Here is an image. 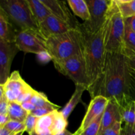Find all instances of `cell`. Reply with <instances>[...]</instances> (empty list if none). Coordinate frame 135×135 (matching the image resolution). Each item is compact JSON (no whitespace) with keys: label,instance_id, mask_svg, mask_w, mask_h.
<instances>
[{"label":"cell","instance_id":"6da1fadb","mask_svg":"<svg viewBox=\"0 0 135 135\" xmlns=\"http://www.w3.org/2000/svg\"><path fill=\"white\" fill-rule=\"evenodd\" d=\"M99 95L115 103L119 108L133 100L129 66L127 57L123 53L105 54L104 73L96 96Z\"/></svg>","mask_w":135,"mask_h":135},{"label":"cell","instance_id":"7a4b0ae2","mask_svg":"<svg viewBox=\"0 0 135 135\" xmlns=\"http://www.w3.org/2000/svg\"><path fill=\"white\" fill-rule=\"evenodd\" d=\"M106 27L107 21L101 29L94 34L80 28L84 38V56L88 84L87 90L92 98L96 96L97 88L104 73L106 54L105 47Z\"/></svg>","mask_w":135,"mask_h":135},{"label":"cell","instance_id":"3957f363","mask_svg":"<svg viewBox=\"0 0 135 135\" xmlns=\"http://www.w3.org/2000/svg\"><path fill=\"white\" fill-rule=\"evenodd\" d=\"M83 41V32L79 28L49 37L46 47L52 61L63 60L84 52Z\"/></svg>","mask_w":135,"mask_h":135},{"label":"cell","instance_id":"277c9868","mask_svg":"<svg viewBox=\"0 0 135 135\" xmlns=\"http://www.w3.org/2000/svg\"><path fill=\"white\" fill-rule=\"evenodd\" d=\"M125 18L121 15L115 0H112L107 18L105 47L106 52L123 53L125 50Z\"/></svg>","mask_w":135,"mask_h":135},{"label":"cell","instance_id":"5b68a950","mask_svg":"<svg viewBox=\"0 0 135 135\" xmlns=\"http://www.w3.org/2000/svg\"><path fill=\"white\" fill-rule=\"evenodd\" d=\"M0 8L4 11L18 31L33 29L40 31L28 0H2Z\"/></svg>","mask_w":135,"mask_h":135},{"label":"cell","instance_id":"8992f818","mask_svg":"<svg viewBox=\"0 0 135 135\" xmlns=\"http://www.w3.org/2000/svg\"><path fill=\"white\" fill-rule=\"evenodd\" d=\"M56 69L69 77L75 85L83 84L88 90V79L84 52L63 60L53 61Z\"/></svg>","mask_w":135,"mask_h":135},{"label":"cell","instance_id":"52a82bcc","mask_svg":"<svg viewBox=\"0 0 135 135\" xmlns=\"http://www.w3.org/2000/svg\"><path fill=\"white\" fill-rule=\"evenodd\" d=\"M90 14V21L80 25V28L90 34L97 32L108 18L112 0H85Z\"/></svg>","mask_w":135,"mask_h":135},{"label":"cell","instance_id":"ba28073f","mask_svg":"<svg viewBox=\"0 0 135 135\" xmlns=\"http://www.w3.org/2000/svg\"><path fill=\"white\" fill-rule=\"evenodd\" d=\"M15 44L19 51L38 54L47 51L46 39L38 30L33 29L18 31Z\"/></svg>","mask_w":135,"mask_h":135},{"label":"cell","instance_id":"9c48e42d","mask_svg":"<svg viewBox=\"0 0 135 135\" xmlns=\"http://www.w3.org/2000/svg\"><path fill=\"white\" fill-rule=\"evenodd\" d=\"M19 51L15 42L0 40V84H3L11 75L12 61Z\"/></svg>","mask_w":135,"mask_h":135},{"label":"cell","instance_id":"30bf717a","mask_svg":"<svg viewBox=\"0 0 135 135\" xmlns=\"http://www.w3.org/2000/svg\"><path fill=\"white\" fill-rule=\"evenodd\" d=\"M109 102V100L103 96H96L92 99L88 109L83 118L81 125L75 134H79L88 127L91 123L94 122L100 115H102Z\"/></svg>","mask_w":135,"mask_h":135},{"label":"cell","instance_id":"8fae6325","mask_svg":"<svg viewBox=\"0 0 135 135\" xmlns=\"http://www.w3.org/2000/svg\"><path fill=\"white\" fill-rule=\"evenodd\" d=\"M5 95L9 102H17L19 96L25 91L31 88L21 77L18 71L11 73L10 76L3 84Z\"/></svg>","mask_w":135,"mask_h":135},{"label":"cell","instance_id":"7c38bea8","mask_svg":"<svg viewBox=\"0 0 135 135\" xmlns=\"http://www.w3.org/2000/svg\"><path fill=\"white\" fill-rule=\"evenodd\" d=\"M72 29L75 28L53 15L49 16L40 25V32L46 39L51 36L65 33Z\"/></svg>","mask_w":135,"mask_h":135},{"label":"cell","instance_id":"4fadbf2b","mask_svg":"<svg viewBox=\"0 0 135 135\" xmlns=\"http://www.w3.org/2000/svg\"><path fill=\"white\" fill-rule=\"evenodd\" d=\"M42 1L48 8L51 13V15L69 24L74 28L78 29L80 28V25L72 15L65 1H57V0H42Z\"/></svg>","mask_w":135,"mask_h":135},{"label":"cell","instance_id":"5bb4252c","mask_svg":"<svg viewBox=\"0 0 135 135\" xmlns=\"http://www.w3.org/2000/svg\"><path fill=\"white\" fill-rule=\"evenodd\" d=\"M119 120L122 121L119 108L115 103L109 100L106 108L103 113L98 135H102L106 129Z\"/></svg>","mask_w":135,"mask_h":135},{"label":"cell","instance_id":"9a60e30c","mask_svg":"<svg viewBox=\"0 0 135 135\" xmlns=\"http://www.w3.org/2000/svg\"><path fill=\"white\" fill-rule=\"evenodd\" d=\"M18 32L6 13L0 8V40L7 42H15Z\"/></svg>","mask_w":135,"mask_h":135},{"label":"cell","instance_id":"2e32d148","mask_svg":"<svg viewBox=\"0 0 135 135\" xmlns=\"http://www.w3.org/2000/svg\"><path fill=\"white\" fill-rule=\"evenodd\" d=\"M85 90H87V87L86 86L83 85V84L75 85V90L73 94L72 95V97L71 98L68 103L66 104L65 108L61 112L63 114V117L67 120L68 119L69 117L75 108V107L77 105L79 102H80L82 95Z\"/></svg>","mask_w":135,"mask_h":135},{"label":"cell","instance_id":"e0dca14e","mask_svg":"<svg viewBox=\"0 0 135 135\" xmlns=\"http://www.w3.org/2000/svg\"><path fill=\"white\" fill-rule=\"evenodd\" d=\"M30 9L38 25L45 21L51 13L42 0H28Z\"/></svg>","mask_w":135,"mask_h":135},{"label":"cell","instance_id":"ac0fdd59","mask_svg":"<svg viewBox=\"0 0 135 135\" xmlns=\"http://www.w3.org/2000/svg\"><path fill=\"white\" fill-rule=\"evenodd\" d=\"M67 3L75 15L80 17L84 22L90 21V14L85 0H68Z\"/></svg>","mask_w":135,"mask_h":135},{"label":"cell","instance_id":"d6986e66","mask_svg":"<svg viewBox=\"0 0 135 135\" xmlns=\"http://www.w3.org/2000/svg\"><path fill=\"white\" fill-rule=\"evenodd\" d=\"M55 112L46 115L38 117L36 125L35 131L42 135H53L51 134V128L55 115Z\"/></svg>","mask_w":135,"mask_h":135},{"label":"cell","instance_id":"ffe728a7","mask_svg":"<svg viewBox=\"0 0 135 135\" xmlns=\"http://www.w3.org/2000/svg\"><path fill=\"white\" fill-rule=\"evenodd\" d=\"M124 46L125 50L123 54L126 56L135 55V32L126 22L124 36Z\"/></svg>","mask_w":135,"mask_h":135},{"label":"cell","instance_id":"44dd1931","mask_svg":"<svg viewBox=\"0 0 135 135\" xmlns=\"http://www.w3.org/2000/svg\"><path fill=\"white\" fill-rule=\"evenodd\" d=\"M30 114L22 108L21 105L17 102H9L8 115L11 119L25 123L28 115Z\"/></svg>","mask_w":135,"mask_h":135},{"label":"cell","instance_id":"7402d4cb","mask_svg":"<svg viewBox=\"0 0 135 135\" xmlns=\"http://www.w3.org/2000/svg\"><path fill=\"white\" fill-rule=\"evenodd\" d=\"M123 122L127 125H135V101L128 102L125 105L119 108Z\"/></svg>","mask_w":135,"mask_h":135},{"label":"cell","instance_id":"603a6c76","mask_svg":"<svg viewBox=\"0 0 135 135\" xmlns=\"http://www.w3.org/2000/svg\"><path fill=\"white\" fill-rule=\"evenodd\" d=\"M125 19L135 16V0H115Z\"/></svg>","mask_w":135,"mask_h":135},{"label":"cell","instance_id":"cb8c5ba5","mask_svg":"<svg viewBox=\"0 0 135 135\" xmlns=\"http://www.w3.org/2000/svg\"><path fill=\"white\" fill-rule=\"evenodd\" d=\"M68 125L67 120L63 117L61 112L56 110L55 112V118L53 122L52 126L51 128V134L53 135H57L65 131Z\"/></svg>","mask_w":135,"mask_h":135},{"label":"cell","instance_id":"d4e9b609","mask_svg":"<svg viewBox=\"0 0 135 135\" xmlns=\"http://www.w3.org/2000/svg\"><path fill=\"white\" fill-rule=\"evenodd\" d=\"M30 102L32 103L36 107V108H44V107H52L57 105L51 103L47 99V96L45 94L37 92V91L32 96Z\"/></svg>","mask_w":135,"mask_h":135},{"label":"cell","instance_id":"484cf974","mask_svg":"<svg viewBox=\"0 0 135 135\" xmlns=\"http://www.w3.org/2000/svg\"><path fill=\"white\" fill-rule=\"evenodd\" d=\"M102 115L103 114L99 116L92 123H91L88 127L86 128L83 131L75 135H98Z\"/></svg>","mask_w":135,"mask_h":135},{"label":"cell","instance_id":"4316f807","mask_svg":"<svg viewBox=\"0 0 135 135\" xmlns=\"http://www.w3.org/2000/svg\"><path fill=\"white\" fill-rule=\"evenodd\" d=\"M9 131L12 132L14 134L18 133L19 132L26 131V127H25V123L20 122L18 121L11 119L4 127Z\"/></svg>","mask_w":135,"mask_h":135},{"label":"cell","instance_id":"83f0119b","mask_svg":"<svg viewBox=\"0 0 135 135\" xmlns=\"http://www.w3.org/2000/svg\"><path fill=\"white\" fill-rule=\"evenodd\" d=\"M59 108V106H58V105H55V106L52 107H44V108H36L31 113L33 115L36 116V117H41L42 116L50 114V113L54 112V111L58 110Z\"/></svg>","mask_w":135,"mask_h":135},{"label":"cell","instance_id":"f1b7e54d","mask_svg":"<svg viewBox=\"0 0 135 135\" xmlns=\"http://www.w3.org/2000/svg\"><path fill=\"white\" fill-rule=\"evenodd\" d=\"M38 118V117H36V116L33 115L32 113H30L28 115L26 119L25 120V127H26V132H27L29 135L31 134L34 131H35Z\"/></svg>","mask_w":135,"mask_h":135},{"label":"cell","instance_id":"f546056e","mask_svg":"<svg viewBox=\"0 0 135 135\" xmlns=\"http://www.w3.org/2000/svg\"><path fill=\"white\" fill-rule=\"evenodd\" d=\"M122 123L121 120L116 121L112 126L106 129L102 135H121L123 128L121 127Z\"/></svg>","mask_w":135,"mask_h":135},{"label":"cell","instance_id":"4dcf8cb0","mask_svg":"<svg viewBox=\"0 0 135 135\" xmlns=\"http://www.w3.org/2000/svg\"><path fill=\"white\" fill-rule=\"evenodd\" d=\"M36 92V90L33 89L32 88H29L27 90L25 91L21 96H19V98L17 100V102L18 103L20 104H22L23 103L26 102L30 101L31 98H32V96H34V94Z\"/></svg>","mask_w":135,"mask_h":135},{"label":"cell","instance_id":"1f68e13d","mask_svg":"<svg viewBox=\"0 0 135 135\" xmlns=\"http://www.w3.org/2000/svg\"><path fill=\"white\" fill-rule=\"evenodd\" d=\"M9 103L5 95L0 98V115H8Z\"/></svg>","mask_w":135,"mask_h":135},{"label":"cell","instance_id":"d6a6232c","mask_svg":"<svg viewBox=\"0 0 135 135\" xmlns=\"http://www.w3.org/2000/svg\"><path fill=\"white\" fill-rule=\"evenodd\" d=\"M129 74L131 80V93L132 99L135 100V71L129 67Z\"/></svg>","mask_w":135,"mask_h":135},{"label":"cell","instance_id":"836d02e7","mask_svg":"<svg viewBox=\"0 0 135 135\" xmlns=\"http://www.w3.org/2000/svg\"><path fill=\"white\" fill-rule=\"evenodd\" d=\"M37 58L42 63H47L52 61V57L47 51H44L37 54Z\"/></svg>","mask_w":135,"mask_h":135},{"label":"cell","instance_id":"e575fe53","mask_svg":"<svg viewBox=\"0 0 135 135\" xmlns=\"http://www.w3.org/2000/svg\"><path fill=\"white\" fill-rule=\"evenodd\" d=\"M121 135H135V125L125 124L122 128Z\"/></svg>","mask_w":135,"mask_h":135},{"label":"cell","instance_id":"d590c367","mask_svg":"<svg viewBox=\"0 0 135 135\" xmlns=\"http://www.w3.org/2000/svg\"><path fill=\"white\" fill-rule=\"evenodd\" d=\"M21 106H22V108L29 113H31L32 112H34V111L36 109V107L32 103L30 102V101L23 103V104H21Z\"/></svg>","mask_w":135,"mask_h":135},{"label":"cell","instance_id":"8d00e7d4","mask_svg":"<svg viewBox=\"0 0 135 135\" xmlns=\"http://www.w3.org/2000/svg\"><path fill=\"white\" fill-rule=\"evenodd\" d=\"M10 120L9 115H0V128L4 127Z\"/></svg>","mask_w":135,"mask_h":135},{"label":"cell","instance_id":"74e56055","mask_svg":"<svg viewBox=\"0 0 135 135\" xmlns=\"http://www.w3.org/2000/svg\"><path fill=\"white\" fill-rule=\"evenodd\" d=\"M125 22L130 26L131 28L135 32V16L125 19Z\"/></svg>","mask_w":135,"mask_h":135},{"label":"cell","instance_id":"f35d334b","mask_svg":"<svg viewBox=\"0 0 135 135\" xmlns=\"http://www.w3.org/2000/svg\"><path fill=\"white\" fill-rule=\"evenodd\" d=\"M128 60V64L131 69L135 71V55H131L127 56Z\"/></svg>","mask_w":135,"mask_h":135},{"label":"cell","instance_id":"ab89813d","mask_svg":"<svg viewBox=\"0 0 135 135\" xmlns=\"http://www.w3.org/2000/svg\"><path fill=\"white\" fill-rule=\"evenodd\" d=\"M14 133L9 131L6 128L2 127L0 128V135H14Z\"/></svg>","mask_w":135,"mask_h":135},{"label":"cell","instance_id":"60d3db41","mask_svg":"<svg viewBox=\"0 0 135 135\" xmlns=\"http://www.w3.org/2000/svg\"><path fill=\"white\" fill-rule=\"evenodd\" d=\"M57 135H75V133H71V132L69 131L68 130H67V129H65V131H63V132H61V133H59V134H57Z\"/></svg>","mask_w":135,"mask_h":135},{"label":"cell","instance_id":"b9f144b4","mask_svg":"<svg viewBox=\"0 0 135 135\" xmlns=\"http://www.w3.org/2000/svg\"><path fill=\"white\" fill-rule=\"evenodd\" d=\"M30 135H42V134H38V133H37L35 131H34L32 132V133H31Z\"/></svg>","mask_w":135,"mask_h":135},{"label":"cell","instance_id":"7bdbcfd3","mask_svg":"<svg viewBox=\"0 0 135 135\" xmlns=\"http://www.w3.org/2000/svg\"><path fill=\"white\" fill-rule=\"evenodd\" d=\"M24 132L25 131H22V132H19V133H16V134H15L14 135H22L23 134V133H24Z\"/></svg>","mask_w":135,"mask_h":135},{"label":"cell","instance_id":"ee69618b","mask_svg":"<svg viewBox=\"0 0 135 135\" xmlns=\"http://www.w3.org/2000/svg\"><path fill=\"white\" fill-rule=\"evenodd\" d=\"M134 101H135V100H134Z\"/></svg>","mask_w":135,"mask_h":135}]
</instances>
